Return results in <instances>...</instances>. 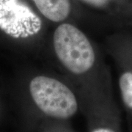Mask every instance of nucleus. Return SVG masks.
Wrapping results in <instances>:
<instances>
[{
    "mask_svg": "<svg viewBox=\"0 0 132 132\" xmlns=\"http://www.w3.org/2000/svg\"><path fill=\"white\" fill-rule=\"evenodd\" d=\"M120 89L122 98L128 107L132 109V73L126 72L120 78Z\"/></svg>",
    "mask_w": 132,
    "mask_h": 132,
    "instance_id": "5",
    "label": "nucleus"
},
{
    "mask_svg": "<svg viewBox=\"0 0 132 132\" xmlns=\"http://www.w3.org/2000/svg\"><path fill=\"white\" fill-rule=\"evenodd\" d=\"M42 28L38 15L21 0H0V29L14 38L37 35Z\"/></svg>",
    "mask_w": 132,
    "mask_h": 132,
    "instance_id": "3",
    "label": "nucleus"
},
{
    "mask_svg": "<svg viewBox=\"0 0 132 132\" xmlns=\"http://www.w3.org/2000/svg\"><path fill=\"white\" fill-rule=\"evenodd\" d=\"M53 42L60 61L73 73H84L93 67V48L85 34L73 25L60 24L54 33Z\"/></svg>",
    "mask_w": 132,
    "mask_h": 132,
    "instance_id": "1",
    "label": "nucleus"
},
{
    "mask_svg": "<svg viewBox=\"0 0 132 132\" xmlns=\"http://www.w3.org/2000/svg\"><path fill=\"white\" fill-rule=\"evenodd\" d=\"M29 92L35 104L46 115L67 119L78 109L75 95L65 85L47 76H36L30 81Z\"/></svg>",
    "mask_w": 132,
    "mask_h": 132,
    "instance_id": "2",
    "label": "nucleus"
},
{
    "mask_svg": "<svg viewBox=\"0 0 132 132\" xmlns=\"http://www.w3.org/2000/svg\"><path fill=\"white\" fill-rule=\"evenodd\" d=\"M46 18L54 22L62 21L68 16L71 6L69 0H32Z\"/></svg>",
    "mask_w": 132,
    "mask_h": 132,
    "instance_id": "4",
    "label": "nucleus"
},
{
    "mask_svg": "<svg viewBox=\"0 0 132 132\" xmlns=\"http://www.w3.org/2000/svg\"><path fill=\"white\" fill-rule=\"evenodd\" d=\"M92 132H114L112 129H109L107 128H98L93 130Z\"/></svg>",
    "mask_w": 132,
    "mask_h": 132,
    "instance_id": "7",
    "label": "nucleus"
},
{
    "mask_svg": "<svg viewBox=\"0 0 132 132\" xmlns=\"http://www.w3.org/2000/svg\"><path fill=\"white\" fill-rule=\"evenodd\" d=\"M86 2L89 3L90 5L97 6V7H101L106 4L107 0H83Z\"/></svg>",
    "mask_w": 132,
    "mask_h": 132,
    "instance_id": "6",
    "label": "nucleus"
}]
</instances>
